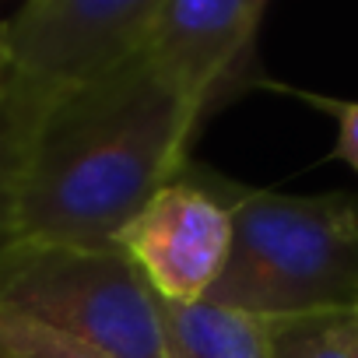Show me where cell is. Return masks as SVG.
Instances as JSON below:
<instances>
[{"instance_id": "7a4b0ae2", "label": "cell", "mask_w": 358, "mask_h": 358, "mask_svg": "<svg viewBox=\"0 0 358 358\" xmlns=\"http://www.w3.org/2000/svg\"><path fill=\"white\" fill-rule=\"evenodd\" d=\"M194 172L232 218L229 260L208 302L260 320L358 309V204L348 194L299 197Z\"/></svg>"}, {"instance_id": "9c48e42d", "label": "cell", "mask_w": 358, "mask_h": 358, "mask_svg": "<svg viewBox=\"0 0 358 358\" xmlns=\"http://www.w3.org/2000/svg\"><path fill=\"white\" fill-rule=\"evenodd\" d=\"M344 313H306V316L267 320L271 358H351L344 344Z\"/></svg>"}, {"instance_id": "5b68a950", "label": "cell", "mask_w": 358, "mask_h": 358, "mask_svg": "<svg viewBox=\"0 0 358 358\" xmlns=\"http://www.w3.org/2000/svg\"><path fill=\"white\" fill-rule=\"evenodd\" d=\"M229 246L232 218L194 165L158 190L116 239V250L169 302H201L218 281Z\"/></svg>"}, {"instance_id": "52a82bcc", "label": "cell", "mask_w": 358, "mask_h": 358, "mask_svg": "<svg viewBox=\"0 0 358 358\" xmlns=\"http://www.w3.org/2000/svg\"><path fill=\"white\" fill-rule=\"evenodd\" d=\"M169 358H271L267 320L201 302H169L158 295Z\"/></svg>"}, {"instance_id": "ba28073f", "label": "cell", "mask_w": 358, "mask_h": 358, "mask_svg": "<svg viewBox=\"0 0 358 358\" xmlns=\"http://www.w3.org/2000/svg\"><path fill=\"white\" fill-rule=\"evenodd\" d=\"M60 92L15 71L0 81V253L18 243V187L32 137Z\"/></svg>"}, {"instance_id": "6da1fadb", "label": "cell", "mask_w": 358, "mask_h": 358, "mask_svg": "<svg viewBox=\"0 0 358 358\" xmlns=\"http://www.w3.org/2000/svg\"><path fill=\"white\" fill-rule=\"evenodd\" d=\"M201 109L144 53L46 109L18 187V243L116 250L141 208L190 165Z\"/></svg>"}, {"instance_id": "3957f363", "label": "cell", "mask_w": 358, "mask_h": 358, "mask_svg": "<svg viewBox=\"0 0 358 358\" xmlns=\"http://www.w3.org/2000/svg\"><path fill=\"white\" fill-rule=\"evenodd\" d=\"M0 306L109 358H169L158 295L120 250L15 243L0 253Z\"/></svg>"}, {"instance_id": "8992f818", "label": "cell", "mask_w": 358, "mask_h": 358, "mask_svg": "<svg viewBox=\"0 0 358 358\" xmlns=\"http://www.w3.org/2000/svg\"><path fill=\"white\" fill-rule=\"evenodd\" d=\"M264 15V0H158L144 60L204 116L246 81Z\"/></svg>"}, {"instance_id": "277c9868", "label": "cell", "mask_w": 358, "mask_h": 358, "mask_svg": "<svg viewBox=\"0 0 358 358\" xmlns=\"http://www.w3.org/2000/svg\"><path fill=\"white\" fill-rule=\"evenodd\" d=\"M158 0H29L4 22L8 71L60 95L144 53Z\"/></svg>"}, {"instance_id": "8fae6325", "label": "cell", "mask_w": 358, "mask_h": 358, "mask_svg": "<svg viewBox=\"0 0 358 358\" xmlns=\"http://www.w3.org/2000/svg\"><path fill=\"white\" fill-rule=\"evenodd\" d=\"M313 102L337 116V148H334V155L358 172V102H330V99H313Z\"/></svg>"}, {"instance_id": "30bf717a", "label": "cell", "mask_w": 358, "mask_h": 358, "mask_svg": "<svg viewBox=\"0 0 358 358\" xmlns=\"http://www.w3.org/2000/svg\"><path fill=\"white\" fill-rule=\"evenodd\" d=\"M0 358H109L106 351L0 306Z\"/></svg>"}, {"instance_id": "4fadbf2b", "label": "cell", "mask_w": 358, "mask_h": 358, "mask_svg": "<svg viewBox=\"0 0 358 358\" xmlns=\"http://www.w3.org/2000/svg\"><path fill=\"white\" fill-rule=\"evenodd\" d=\"M8 78V43H4V22H0V81Z\"/></svg>"}, {"instance_id": "7c38bea8", "label": "cell", "mask_w": 358, "mask_h": 358, "mask_svg": "<svg viewBox=\"0 0 358 358\" xmlns=\"http://www.w3.org/2000/svg\"><path fill=\"white\" fill-rule=\"evenodd\" d=\"M344 344H348L351 358H358V309L344 313Z\"/></svg>"}]
</instances>
